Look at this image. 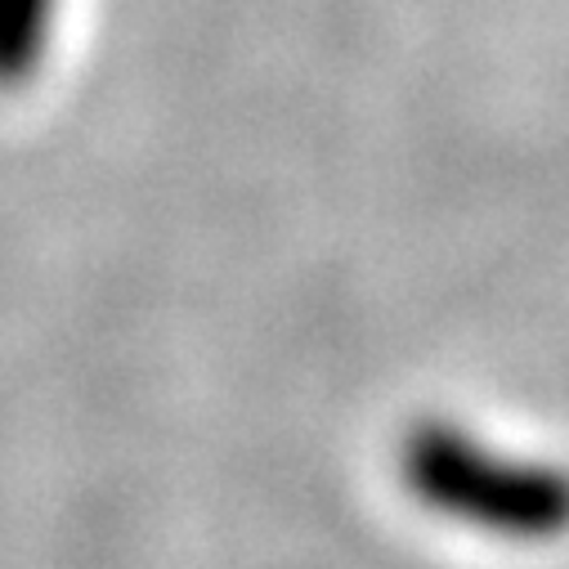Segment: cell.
Segmentation results:
<instances>
[{
	"mask_svg": "<svg viewBox=\"0 0 569 569\" xmlns=\"http://www.w3.org/2000/svg\"><path fill=\"white\" fill-rule=\"evenodd\" d=\"M403 480L426 507L516 542L569 529V471L502 458L449 421H421L403 440Z\"/></svg>",
	"mask_w": 569,
	"mask_h": 569,
	"instance_id": "cell-1",
	"label": "cell"
},
{
	"mask_svg": "<svg viewBox=\"0 0 569 569\" xmlns=\"http://www.w3.org/2000/svg\"><path fill=\"white\" fill-rule=\"evenodd\" d=\"M59 0H0V90L23 86L46 59Z\"/></svg>",
	"mask_w": 569,
	"mask_h": 569,
	"instance_id": "cell-2",
	"label": "cell"
}]
</instances>
